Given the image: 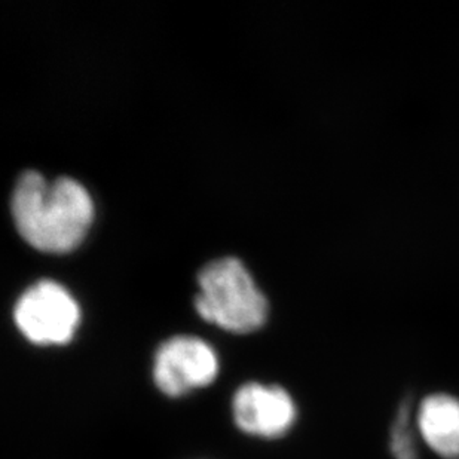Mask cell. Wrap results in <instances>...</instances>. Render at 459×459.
I'll list each match as a JSON object with an SVG mask.
<instances>
[{
  "mask_svg": "<svg viewBox=\"0 0 459 459\" xmlns=\"http://www.w3.org/2000/svg\"><path fill=\"white\" fill-rule=\"evenodd\" d=\"M13 216L31 247L65 253L82 243L94 219V205L87 189L74 178L47 182L42 174L27 171L13 191Z\"/></svg>",
  "mask_w": 459,
  "mask_h": 459,
  "instance_id": "obj_1",
  "label": "cell"
},
{
  "mask_svg": "<svg viewBox=\"0 0 459 459\" xmlns=\"http://www.w3.org/2000/svg\"><path fill=\"white\" fill-rule=\"evenodd\" d=\"M198 286L196 311L208 323L232 333H250L264 325L268 304L238 259L208 264L198 275Z\"/></svg>",
  "mask_w": 459,
  "mask_h": 459,
  "instance_id": "obj_2",
  "label": "cell"
},
{
  "mask_svg": "<svg viewBox=\"0 0 459 459\" xmlns=\"http://www.w3.org/2000/svg\"><path fill=\"white\" fill-rule=\"evenodd\" d=\"M13 318L18 329L36 345H63L72 341L81 320L76 300L58 282H36L20 298Z\"/></svg>",
  "mask_w": 459,
  "mask_h": 459,
  "instance_id": "obj_3",
  "label": "cell"
},
{
  "mask_svg": "<svg viewBox=\"0 0 459 459\" xmlns=\"http://www.w3.org/2000/svg\"><path fill=\"white\" fill-rule=\"evenodd\" d=\"M217 373L216 352L203 339L176 336L156 351L153 381L169 397H180L210 385Z\"/></svg>",
  "mask_w": 459,
  "mask_h": 459,
  "instance_id": "obj_4",
  "label": "cell"
},
{
  "mask_svg": "<svg viewBox=\"0 0 459 459\" xmlns=\"http://www.w3.org/2000/svg\"><path fill=\"white\" fill-rule=\"evenodd\" d=\"M232 415L244 433L275 438L284 436L295 424L296 406L281 386L252 382L235 393Z\"/></svg>",
  "mask_w": 459,
  "mask_h": 459,
  "instance_id": "obj_5",
  "label": "cell"
},
{
  "mask_svg": "<svg viewBox=\"0 0 459 459\" xmlns=\"http://www.w3.org/2000/svg\"><path fill=\"white\" fill-rule=\"evenodd\" d=\"M420 434L436 454L459 459V402L449 395H431L420 404Z\"/></svg>",
  "mask_w": 459,
  "mask_h": 459,
  "instance_id": "obj_6",
  "label": "cell"
}]
</instances>
